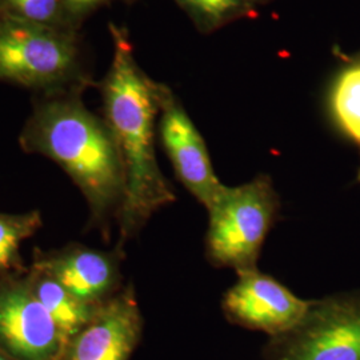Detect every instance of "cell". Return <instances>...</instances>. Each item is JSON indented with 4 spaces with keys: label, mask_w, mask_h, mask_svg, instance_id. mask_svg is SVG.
Wrapping results in <instances>:
<instances>
[{
    "label": "cell",
    "mask_w": 360,
    "mask_h": 360,
    "mask_svg": "<svg viewBox=\"0 0 360 360\" xmlns=\"http://www.w3.org/2000/svg\"><path fill=\"white\" fill-rule=\"evenodd\" d=\"M0 360H13V358H10L4 351L0 349Z\"/></svg>",
    "instance_id": "e0dca14e"
},
{
    "label": "cell",
    "mask_w": 360,
    "mask_h": 360,
    "mask_svg": "<svg viewBox=\"0 0 360 360\" xmlns=\"http://www.w3.org/2000/svg\"><path fill=\"white\" fill-rule=\"evenodd\" d=\"M108 1L110 0H62L65 11L77 28L82 27L91 13Z\"/></svg>",
    "instance_id": "2e32d148"
},
{
    "label": "cell",
    "mask_w": 360,
    "mask_h": 360,
    "mask_svg": "<svg viewBox=\"0 0 360 360\" xmlns=\"http://www.w3.org/2000/svg\"><path fill=\"white\" fill-rule=\"evenodd\" d=\"M333 111L340 129L360 144V65L348 68L336 80Z\"/></svg>",
    "instance_id": "5bb4252c"
},
{
    "label": "cell",
    "mask_w": 360,
    "mask_h": 360,
    "mask_svg": "<svg viewBox=\"0 0 360 360\" xmlns=\"http://www.w3.org/2000/svg\"><path fill=\"white\" fill-rule=\"evenodd\" d=\"M309 303L270 275L252 270L238 274L221 309L232 324L274 338L291 330L306 315Z\"/></svg>",
    "instance_id": "ba28073f"
},
{
    "label": "cell",
    "mask_w": 360,
    "mask_h": 360,
    "mask_svg": "<svg viewBox=\"0 0 360 360\" xmlns=\"http://www.w3.org/2000/svg\"><path fill=\"white\" fill-rule=\"evenodd\" d=\"M0 15L65 31L79 32L62 0H0Z\"/></svg>",
    "instance_id": "4fadbf2b"
},
{
    "label": "cell",
    "mask_w": 360,
    "mask_h": 360,
    "mask_svg": "<svg viewBox=\"0 0 360 360\" xmlns=\"http://www.w3.org/2000/svg\"><path fill=\"white\" fill-rule=\"evenodd\" d=\"M263 360H360V296L311 300L291 330L269 339Z\"/></svg>",
    "instance_id": "5b68a950"
},
{
    "label": "cell",
    "mask_w": 360,
    "mask_h": 360,
    "mask_svg": "<svg viewBox=\"0 0 360 360\" xmlns=\"http://www.w3.org/2000/svg\"><path fill=\"white\" fill-rule=\"evenodd\" d=\"M205 25L215 26L245 10V0H178Z\"/></svg>",
    "instance_id": "9a60e30c"
},
{
    "label": "cell",
    "mask_w": 360,
    "mask_h": 360,
    "mask_svg": "<svg viewBox=\"0 0 360 360\" xmlns=\"http://www.w3.org/2000/svg\"><path fill=\"white\" fill-rule=\"evenodd\" d=\"M112 60L101 83L104 120L115 139L124 172V198L117 224L123 248L148 220L176 200L155 154V127L159 115L158 83L138 65L129 34L110 25Z\"/></svg>",
    "instance_id": "6da1fadb"
},
{
    "label": "cell",
    "mask_w": 360,
    "mask_h": 360,
    "mask_svg": "<svg viewBox=\"0 0 360 360\" xmlns=\"http://www.w3.org/2000/svg\"><path fill=\"white\" fill-rule=\"evenodd\" d=\"M143 326L142 311L129 284L65 343L59 360H129L141 343Z\"/></svg>",
    "instance_id": "9c48e42d"
},
{
    "label": "cell",
    "mask_w": 360,
    "mask_h": 360,
    "mask_svg": "<svg viewBox=\"0 0 360 360\" xmlns=\"http://www.w3.org/2000/svg\"><path fill=\"white\" fill-rule=\"evenodd\" d=\"M158 101L160 141L175 174L198 202L208 208L224 184L212 168L205 139L174 94L159 83Z\"/></svg>",
    "instance_id": "52a82bcc"
},
{
    "label": "cell",
    "mask_w": 360,
    "mask_h": 360,
    "mask_svg": "<svg viewBox=\"0 0 360 360\" xmlns=\"http://www.w3.org/2000/svg\"><path fill=\"white\" fill-rule=\"evenodd\" d=\"M82 95H37L19 144L27 154L41 155L65 171L86 198L91 223L108 238L123 205V165L111 129Z\"/></svg>",
    "instance_id": "7a4b0ae2"
},
{
    "label": "cell",
    "mask_w": 360,
    "mask_h": 360,
    "mask_svg": "<svg viewBox=\"0 0 360 360\" xmlns=\"http://www.w3.org/2000/svg\"><path fill=\"white\" fill-rule=\"evenodd\" d=\"M41 226V214L37 210L22 214L0 212V278L27 270L20 257V247Z\"/></svg>",
    "instance_id": "7c38bea8"
},
{
    "label": "cell",
    "mask_w": 360,
    "mask_h": 360,
    "mask_svg": "<svg viewBox=\"0 0 360 360\" xmlns=\"http://www.w3.org/2000/svg\"><path fill=\"white\" fill-rule=\"evenodd\" d=\"M0 83L35 95L84 92L91 77L79 32L0 15Z\"/></svg>",
    "instance_id": "3957f363"
},
{
    "label": "cell",
    "mask_w": 360,
    "mask_h": 360,
    "mask_svg": "<svg viewBox=\"0 0 360 360\" xmlns=\"http://www.w3.org/2000/svg\"><path fill=\"white\" fill-rule=\"evenodd\" d=\"M27 270L0 278V349L13 360H59L63 336L32 292Z\"/></svg>",
    "instance_id": "8992f818"
},
{
    "label": "cell",
    "mask_w": 360,
    "mask_h": 360,
    "mask_svg": "<svg viewBox=\"0 0 360 360\" xmlns=\"http://www.w3.org/2000/svg\"><path fill=\"white\" fill-rule=\"evenodd\" d=\"M27 278L32 292L58 326L65 345L87 326L102 307V304H91L80 300L49 274L32 266L27 270Z\"/></svg>",
    "instance_id": "8fae6325"
},
{
    "label": "cell",
    "mask_w": 360,
    "mask_h": 360,
    "mask_svg": "<svg viewBox=\"0 0 360 360\" xmlns=\"http://www.w3.org/2000/svg\"><path fill=\"white\" fill-rule=\"evenodd\" d=\"M122 250H95L70 245L59 250H35L32 267L44 271L71 294L91 304H103L122 287Z\"/></svg>",
    "instance_id": "30bf717a"
},
{
    "label": "cell",
    "mask_w": 360,
    "mask_h": 360,
    "mask_svg": "<svg viewBox=\"0 0 360 360\" xmlns=\"http://www.w3.org/2000/svg\"><path fill=\"white\" fill-rule=\"evenodd\" d=\"M281 202L269 176L236 187L223 186L207 208L206 257L236 274L257 270L263 243L278 218Z\"/></svg>",
    "instance_id": "277c9868"
}]
</instances>
